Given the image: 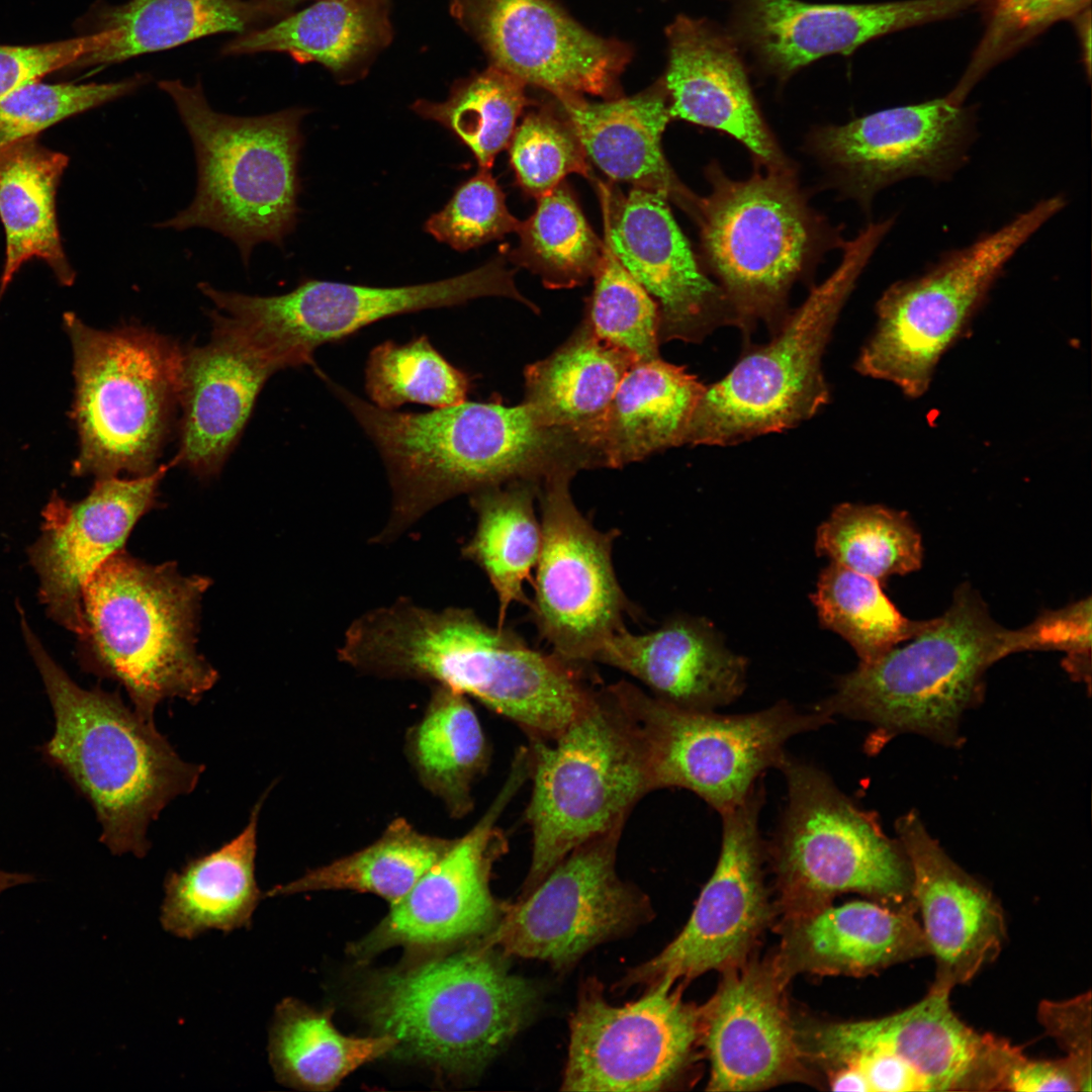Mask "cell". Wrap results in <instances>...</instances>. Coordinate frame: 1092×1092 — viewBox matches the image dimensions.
I'll return each instance as SVG.
<instances>
[{"label": "cell", "mask_w": 1092, "mask_h": 1092, "mask_svg": "<svg viewBox=\"0 0 1092 1092\" xmlns=\"http://www.w3.org/2000/svg\"><path fill=\"white\" fill-rule=\"evenodd\" d=\"M605 236L614 255L658 305L660 344L698 343L736 317L721 287L693 252L660 193L627 195L597 181Z\"/></svg>", "instance_id": "cell-23"}, {"label": "cell", "mask_w": 1092, "mask_h": 1092, "mask_svg": "<svg viewBox=\"0 0 1092 1092\" xmlns=\"http://www.w3.org/2000/svg\"><path fill=\"white\" fill-rule=\"evenodd\" d=\"M269 23L260 0H129L99 10L96 51L76 67L106 66L208 35Z\"/></svg>", "instance_id": "cell-39"}, {"label": "cell", "mask_w": 1092, "mask_h": 1092, "mask_svg": "<svg viewBox=\"0 0 1092 1092\" xmlns=\"http://www.w3.org/2000/svg\"><path fill=\"white\" fill-rule=\"evenodd\" d=\"M528 748L532 855L521 896L574 848L623 828L652 791L637 727L612 686L555 738L530 739Z\"/></svg>", "instance_id": "cell-11"}, {"label": "cell", "mask_w": 1092, "mask_h": 1092, "mask_svg": "<svg viewBox=\"0 0 1092 1092\" xmlns=\"http://www.w3.org/2000/svg\"><path fill=\"white\" fill-rule=\"evenodd\" d=\"M639 360L596 336L587 321L551 355L525 368V398L537 421L575 435L598 454L609 405ZM602 467V466H601Z\"/></svg>", "instance_id": "cell-35"}, {"label": "cell", "mask_w": 1092, "mask_h": 1092, "mask_svg": "<svg viewBox=\"0 0 1092 1092\" xmlns=\"http://www.w3.org/2000/svg\"><path fill=\"white\" fill-rule=\"evenodd\" d=\"M893 217L845 242L839 266L814 286L765 345L750 348L719 381L706 386L684 445L730 446L792 429L829 399L822 357L839 313Z\"/></svg>", "instance_id": "cell-9"}, {"label": "cell", "mask_w": 1092, "mask_h": 1092, "mask_svg": "<svg viewBox=\"0 0 1092 1092\" xmlns=\"http://www.w3.org/2000/svg\"><path fill=\"white\" fill-rule=\"evenodd\" d=\"M812 601L821 623L842 636L860 662L908 641L928 623L903 616L879 580L834 562L820 573Z\"/></svg>", "instance_id": "cell-47"}, {"label": "cell", "mask_w": 1092, "mask_h": 1092, "mask_svg": "<svg viewBox=\"0 0 1092 1092\" xmlns=\"http://www.w3.org/2000/svg\"><path fill=\"white\" fill-rule=\"evenodd\" d=\"M158 86L190 135L198 182L192 202L156 228L219 233L237 245L246 267L258 244L281 247L296 223L300 124L307 109L234 116L209 105L200 82L163 80Z\"/></svg>", "instance_id": "cell-6"}, {"label": "cell", "mask_w": 1092, "mask_h": 1092, "mask_svg": "<svg viewBox=\"0 0 1092 1092\" xmlns=\"http://www.w3.org/2000/svg\"><path fill=\"white\" fill-rule=\"evenodd\" d=\"M951 92L810 130L805 147L839 193L870 211L876 194L903 179L951 178L977 136L975 113Z\"/></svg>", "instance_id": "cell-19"}, {"label": "cell", "mask_w": 1092, "mask_h": 1092, "mask_svg": "<svg viewBox=\"0 0 1092 1092\" xmlns=\"http://www.w3.org/2000/svg\"><path fill=\"white\" fill-rule=\"evenodd\" d=\"M210 317V340L183 349L179 446L171 461L201 478L221 470L263 386L282 369L226 315L213 309Z\"/></svg>", "instance_id": "cell-27"}, {"label": "cell", "mask_w": 1092, "mask_h": 1092, "mask_svg": "<svg viewBox=\"0 0 1092 1092\" xmlns=\"http://www.w3.org/2000/svg\"><path fill=\"white\" fill-rule=\"evenodd\" d=\"M594 662L622 670L655 698L689 710L715 711L745 689V658L725 647L712 624L690 616L671 617L643 634L625 628L604 643Z\"/></svg>", "instance_id": "cell-31"}, {"label": "cell", "mask_w": 1092, "mask_h": 1092, "mask_svg": "<svg viewBox=\"0 0 1092 1092\" xmlns=\"http://www.w3.org/2000/svg\"><path fill=\"white\" fill-rule=\"evenodd\" d=\"M316 375L377 448L392 490L388 543L435 507L459 494L517 480L541 483L597 468L593 450L570 432L540 424L527 404L463 401L427 413L383 410Z\"/></svg>", "instance_id": "cell-1"}, {"label": "cell", "mask_w": 1092, "mask_h": 1092, "mask_svg": "<svg viewBox=\"0 0 1092 1092\" xmlns=\"http://www.w3.org/2000/svg\"><path fill=\"white\" fill-rule=\"evenodd\" d=\"M1019 652L1061 650L1064 664L1076 678L1090 674L1091 599L1080 600L1056 611H1045L1032 623L1017 629Z\"/></svg>", "instance_id": "cell-54"}, {"label": "cell", "mask_w": 1092, "mask_h": 1092, "mask_svg": "<svg viewBox=\"0 0 1092 1092\" xmlns=\"http://www.w3.org/2000/svg\"><path fill=\"white\" fill-rule=\"evenodd\" d=\"M172 464L121 479L96 478L89 494L69 503L53 494L43 510L41 535L30 550L41 602L68 630L85 633L83 589L111 556L123 550L138 521L158 503L159 486Z\"/></svg>", "instance_id": "cell-25"}, {"label": "cell", "mask_w": 1092, "mask_h": 1092, "mask_svg": "<svg viewBox=\"0 0 1092 1092\" xmlns=\"http://www.w3.org/2000/svg\"><path fill=\"white\" fill-rule=\"evenodd\" d=\"M519 245L509 259L538 275L551 289L584 284L597 272L605 244L583 215L564 180L537 198L533 214L521 221Z\"/></svg>", "instance_id": "cell-44"}, {"label": "cell", "mask_w": 1092, "mask_h": 1092, "mask_svg": "<svg viewBox=\"0 0 1092 1092\" xmlns=\"http://www.w3.org/2000/svg\"><path fill=\"white\" fill-rule=\"evenodd\" d=\"M64 326L73 350L70 414L79 437L72 473L154 472L179 404L183 349L138 325L97 330L66 312Z\"/></svg>", "instance_id": "cell-10"}, {"label": "cell", "mask_w": 1092, "mask_h": 1092, "mask_svg": "<svg viewBox=\"0 0 1092 1092\" xmlns=\"http://www.w3.org/2000/svg\"><path fill=\"white\" fill-rule=\"evenodd\" d=\"M853 1070L862 1080L866 1091H928L921 1076L906 1062L886 1052H862L836 1063Z\"/></svg>", "instance_id": "cell-58"}, {"label": "cell", "mask_w": 1092, "mask_h": 1092, "mask_svg": "<svg viewBox=\"0 0 1092 1092\" xmlns=\"http://www.w3.org/2000/svg\"><path fill=\"white\" fill-rule=\"evenodd\" d=\"M516 269L505 257L440 281L374 287L306 279L293 290L272 296L198 288L282 368L315 365V350L341 341L380 320L423 309L450 307L483 296H506L531 307L517 289Z\"/></svg>", "instance_id": "cell-15"}, {"label": "cell", "mask_w": 1092, "mask_h": 1092, "mask_svg": "<svg viewBox=\"0 0 1092 1092\" xmlns=\"http://www.w3.org/2000/svg\"><path fill=\"white\" fill-rule=\"evenodd\" d=\"M984 33L954 90L968 96L993 67L1062 20L1091 7V0H983Z\"/></svg>", "instance_id": "cell-52"}, {"label": "cell", "mask_w": 1092, "mask_h": 1092, "mask_svg": "<svg viewBox=\"0 0 1092 1092\" xmlns=\"http://www.w3.org/2000/svg\"><path fill=\"white\" fill-rule=\"evenodd\" d=\"M209 578L182 574L174 562L150 564L123 550L91 576L82 595L88 657L117 680L134 712L154 722L158 705L197 703L217 671L197 651L200 602Z\"/></svg>", "instance_id": "cell-5"}, {"label": "cell", "mask_w": 1092, "mask_h": 1092, "mask_svg": "<svg viewBox=\"0 0 1092 1092\" xmlns=\"http://www.w3.org/2000/svg\"><path fill=\"white\" fill-rule=\"evenodd\" d=\"M705 390L685 366L660 357L636 362L607 411L597 446L601 466L621 468L684 445Z\"/></svg>", "instance_id": "cell-36"}, {"label": "cell", "mask_w": 1092, "mask_h": 1092, "mask_svg": "<svg viewBox=\"0 0 1092 1092\" xmlns=\"http://www.w3.org/2000/svg\"><path fill=\"white\" fill-rule=\"evenodd\" d=\"M603 258L584 318L601 340L639 361L659 357V309L604 241Z\"/></svg>", "instance_id": "cell-49"}, {"label": "cell", "mask_w": 1092, "mask_h": 1092, "mask_svg": "<svg viewBox=\"0 0 1092 1092\" xmlns=\"http://www.w3.org/2000/svg\"><path fill=\"white\" fill-rule=\"evenodd\" d=\"M779 769L787 803L766 857L783 902L801 912L856 892L915 912L908 858L874 815L814 764L787 753Z\"/></svg>", "instance_id": "cell-12"}, {"label": "cell", "mask_w": 1092, "mask_h": 1092, "mask_svg": "<svg viewBox=\"0 0 1092 1092\" xmlns=\"http://www.w3.org/2000/svg\"><path fill=\"white\" fill-rule=\"evenodd\" d=\"M913 911L870 901L801 911L788 926L779 968L868 975L930 954Z\"/></svg>", "instance_id": "cell-32"}, {"label": "cell", "mask_w": 1092, "mask_h": 1092, "mask_svg": "<svg viewBox=\"0 0 1092 1092\" xmlns=\"http://www.w3.org/2000/svg\"><path fill=\"white\" fill-rule=\"evenodd\" d=\"M405 750L422 785L451 816L461 818L472 809V785L485 770L489 751L466 695L435 685L422 719L406 734Z\"/></svg>", "instance_id": "cell-40"}, {"label": "cell", "mask_w": 1092, "mask_h": 1092, "mask_svg": "<svg viewBox=\"0 0 1092 1092\" xmlns=\"http://www.w3.org/2000/svg\"><path fill=\"white\" fill-rule=\"evenodd\" d=\"M526 86L512 74L489 65L454 82L445 101L418 99L412 109L450 130L471 151L480 169L491 170L529 103Z\"/></svg>", "instance_id": "cell-46"}, {"label": "cell", "mask_w": 1092, "mask_h": 1092, "mask_svg": "<svg viewBox=\"0 0 1092 1092\" xmlns=\"http://www.w3.org/2000/svg\"><path fill=\"white\" fill-rule=\"evenodd\" d=\"M779 966L733 968L702 1011L708 1090L754 1091L800 1075L801 1050L785 1009Z\"/></svg>", "instance_id": "cell-30"}, {"label": "cell", "mask_w": 1092, "mask_h": 1092, "mask_svg": "<svg viewBox=\"0 0 1092 1092\" xmlns=\"http://www.w3.org/2000/svg\"><path fill=\"white\" fill-rule=\"evenodd\" d=\"M1002 1090L1091 1091V1076L1068 1057L1051 1061L1028 1060L1019 1052L1008 1069Z\"/></svg>", "instance_id": "cell-57"}, {"label": "cell", "mask_w": 1092, "mask_h": 1092, "mask_svg": "<svg viewBox=\"0 0 1092 1092\" xmlns=\"http://www.w3.org/2000/svg\"><path fill=\"white\" fill-rule=\"evenodd\" d=\"M508 148L517 183L536 199L569 174L593 178L582 144L558 103L528 112L516 126Z\"/></svg>", "instance_id": "cell-50"}, {"label": "cell", "mask_w": 1092, "mask_h": 1092, "mask_svg": "<svg viewBox=\"0 0 1092 1092\" xmlns=\"http://www.w3.org/2000/svg\"><path fill=\"white\" fill-rule=\"evenodd\" d=\"M1067 201H1038L1000 229L946 253L922 275L892 284L877 303V326L855 362L862 375L889 381L905 395L928 389L934 369L963 335L1016 252Z\"/></svg>", "instance_id": "cell-13"}, {"label": "cell", "mask_w": 1092, "mask_h": 1092, "mask_svg": "<svg viewBox=\"0 0 1092 1092\" xmlns=\"http://www.w3.org/2000/svg\"><path fill=\"white\" fill-rule=\"evenodd\" d=\"M673 986L660 982L638 1000L614 1006L601 983L588 980L569 1019L560 1090L649 1092L677 1080L702 1034V1011Z\"/></svg>", "instance_id": "cell-18"}, {"label": "cell", "mask_w": 1092, "mask_h": 1092, "mask_svg": "<svg viewBox=\"0 0 1092 1092\" xmlns=\"http://www.w3.org/2000/svg\"><path fill=\"white\" fill-rule=\"evenodd\" d=\"M897 831L911 870L914 905L935 960L930 988L951 992L1000 954L1007 938L1003 908L946 855L914 813L898 820Z\"/></svg>", "instance_id": "cell-28"}, {"label": "cell", "mask_w": 1092, "mask_h": 1092, "mask_svg": "<svg viewBox=\"0 0 1092 1092\" xmlns=\"http://www.w3.org/2000/svg\"><path fill=\"white\" fill-rule=\"evenodd\" d=\"M365 387L373 404L383 410L407 402L441 408L465 401L470 380L420 336L404 345L387 341L372 349Z\"/></svg>", "instance_id": "cell-48"}, {"label": "cell", "mask_w": 1092, "mask_h": 1092, "mask_svg": "<svg viewBox=\"0 0 1092 1092\" xmlns=\"http://www.w3.org/2000/svg\"><path fill=\"white\" fill-rule=\"evenodd\" d=\"M95 33L34 46L0 44V101L54 71L75 66L97 47Z\"/></svg>", "instance_id": "cell-55"}, {"label": "cell", "mask_w": 1092, "mask_h": 1092, "mask_svg": "<svg viewBox=\"0 0 1092 1092\" xmlns=\"http://www.w3.org/2000/svg\"><path fill=\"white\" fill-rule=\"evenodd\" d=\"M710 184L694 219L700 262L726 295L736 327L748 334L761 322L775 334L789 316L793 286L808 282L820 261L845 241L815 210L796 170H759L730 178L717 162L705 169Z\"/></svg>", "instance_id": "cell-4"}, {"label": "cell", "mask_w": 1092, "mask_h": 1092, "mask_svg": "<svg viewBox=\"0 0 1092 1092\" xmlns=\"http://www.w3.org/2000/svg\"><path fill=\"white\" fill-rule=\"evenodd\" d=\"M270 19V23L293 12L297 6L306 1L316 0H260Z\"/></svg>", "instance_id": "cell-60"}, {"label": "cell", "mask_w": 1092, "mask_h": 1092, "mask_svg": "<svg viewBox=\"0 0 1092 1092\" xmlns=\"http://www.w3.org/2000/svg\"><path fill=\"white\" fill-rule=\"evenodd\" d=\"M1012 653L1015 630L995 622L979 593L962 583L941 616L928 620L906 645L860 662L814 708L883 732L912 731L947 741L978 698L987 669Z\"/></svg>", "instance_id": "cell-8"}, {"label": "cell", "mask_w": 1092, "mask_h": 1092, "mask_svg": "<svg viewBox=\"0 0 1092 1092\" xmlns=\"http://www.w3.org/2000/svg\"><path fill=\"white\" fill-rule=\"evenodd\" d=\"M530 776L527 747L515 754L511 770L486 812L441 856L364 938L351 945L364 959L386 948L435 946L483 936L499 920L505 904L491 894L494 861L507 840L499 816Z\"/></svg>", "instance_id": "cell-22"}, {"label": "cell", "mask_w": 1092, "mask_h": 1092, "mask_svg": "<svg viewBox=\"0 0 1092 1092\" xmlns=\"http://www.w3.org/2000/svg\"><path fill=\"white\" fill-rule=\"evenodd\" d=\"M1071 21L1075 23L1083 64L1085 65L1086 74L1089 76L1091 71V7L1076 15Z\"/></svg>", "instance_id": "cell-59"}, {"label": "cell", "mask_w": 1092, "mask_h": 1092, "mask_svg": "<svg viewBox=\"0 0 1092 1092\" xmlns=\"http://www.w3.org/2000/svg\"><path fill=\"white\" fill-rule=\"evenodd\" d=\"M1037 1019L1066 1057L1091 1076V993L1054 1001L1043 1000L1037 1009Z\"/></svg>", "instance_id": "cell-56"}, {"label": "cell", "mask_w": 1092, "mask_h": 1092, "mask_svg": "<svg viewBox=\"0 0 1092 1092\" xmlns=\"http://www.w3.org/2000/svg\"><path fill=\"white\" fill-rule=\"evenodd\" d=\"M663 85L672 118L723 131L764 170H796L767 125L731 33L705 19L678 15L665 28Z\"/></svg>", "instance_id": "cell-29"}, {"label": "cell", "mask_w": 1092, "mask_h": 1092, "mask_svg": "<svg viewBox=\"0 0 1092 1092\" xmlns=\"http://www.w3.org/2000/svg\"><path fill=\"white\" fill-rule=\"evenodd\" d=\"M145 76L108 83L34 82L0 101V149L37 134L68 117L133 93L145 84Z\"/></svg>", "instance_id": "cell-51"}, {"label": "cell", "mask_w": 1092, "mask_h": 1092, "mask_svg": "<svg viewBox=\"0 0 1092 1092\" xmlns=\"http://www.w3.org/2000/svg\"><path fill=\"white\" fill-rule=\"evenodd\" d=\"M574 475L560 472L539 485L542 541L529 608L552 652L587 665L637 610L613 565V545L620 533L597 529L577 509L569 486Z\"/></svg>", "instance_id": "cell-16"}, {"label": "cell", "mask_w": 1092, "mask_h": 1092, "mask_svg": "<svg viewBox=\"0 0 1092 1092\" xmlns=\"http://www.w3.org/2000/svg\"><path fill=\"white\" fill-rule=\"evenodd\" d=\"M539 485L517 480L469 494L476 527L461 553L482 569L494 589L498 626L512 604L530 605L524 583L531 579L541 548V524L535 510Z\"/></svg>", "instance_id": "cell-42"}, {"label": "cell", "mask_w": 1092, "mask_h": 1092, "mask_svg": "<svg viewBox=\"0 0 1092 1092\" xmlns=\"http://www.w3.org/2000/svg\"><path fill=\"white\" fill-rule=\"evenodd\" d=\"M557 103L586 157L611 180L660 193L695 219L701 196L680 182L662 150V134L673 119L662 80L631 97L602 102L574 97Z\"/></svg>", "instance_id": "cell-33"}, {"label": "cell", "mask_w": 1092, "mask_h": 1092, "mask_svg": "<svg viewBox=\"0 0 1092 1092\" xmlns=\"http://www.w3.org/2000/svg\"><path fill=\"white\" fill-rule=\"evenodd\" d=\"M392 34L390 0H316L237 35L222 53H284L299 63H317L340 83H351L368 73Z\"/></svg>", "instance_id": "cell-34"}, {"label": "cell", "mask_w": 1092, "mask_h": 1092, "mask_svg": "<svg viewBox=\"0 0 1092 1092\" xmlns=\"http://www.w3.org/2000/svg\"><path fill=\"white\" fill-rule=\"evenodd\" d=\"M612 688L637 727L652 791L689 790L719 814L740 804L764 771L779 768L791 738L833 720L786 701L720 715L671 705L627 681Z\"/></svg>", "instance_id": "cell-14"}, {"label": "cell", "mask_w": 1092, "mask_h": 1092, "mask_svg": "<svg viewBox=\"0 0 1092 1092\" xmlns=\"http://www.w3.org/2000/svg\"><path fill=\"white\" fill-rule=\"evenodd\" d=\"M520 224L508 209L505 193L490 170L479 168L428 218L424 229L437 241L465 252L517 233Z\"/></svg>", "instance_id": "cell-53"}, {"label": "cell", "mask_w": 1092, "mask_h": 1092, "mask_svg": "<svg viewBox=\"0 0 1092 1092\" xmlns=\"http://www.w3.org/2000/svg\"><path fill=\"white\" fill-rule=\"evenodd\" d=\"M21 626L55 715L43 756L90 802L100 841L114 854L144 857L149 825L171 801L195 789L203 766L181 758L154 722L117 695L75 684L23 616Z\"/></svg>", "instance_id": "cell-3"}, {"label": "cell", "mask_w": 1092, "mask_h": 1092, "mask_svg": "<svg viewBox=\"0 0 1092 1092\" xmlns=\"http://www.w3.org/2000/svg\"><path fill=\"white\" fill-rule=\"evenodd\" d=\"M35 881V878L27 873H11L0 870V894L4 891Z\"/></svg>", "instance_id": "cell-61"}, {"label": "cell", "mask_w": 1092, "mask_h": 1092, "mask_svg": "<svg viewBox=\"0 0 1092 1092\" xmlns=\"http://www.w3.org/2000/svg\"><path fill=\"white\" fill-rule=\"evenodd\" d=\"M68 164L67 155L43 147L37 136L0 149V219L6 245L0 297L21 266L33 259L43 261L61 284L74 283L76 273L62 245L56 208Z\"/></svg>", "instance_id": "cell-37"}, {"label": "cell", "mask_w": 1092, "mask_h": 1092, "mask_svg": "<svg viewBox=\"0 0 1092 1092\" xmlns=\"http://www.w3.org/2000/svg\"><path fill=\"white\" fill-rule=\"evenodd\" d=\"M455 839L423 833L406 819L395 818L368 846L277 885L264 896L351 890L375 894L392 905L451 848Z\"/></svg>", "instance_id": "cell-43"}, {"label": "cell", "mask_w": 1092, "mask_h": 1092, "mask_svg": "<svg viewBox=\"0 0 1092 1092\" xmlns=\"http://www.w3.org/2000/svg\"><path fill=\"white\" fill-rule=\"evenodd\" d=\"M763 803L759 781L740 804L720 814L718 861L687 924L659 953L629 971L620 988L675 985L744 960L769 917L762 871L766 843L759 830Z\"/></svg>", "instance_id": "cell-20"}, {"label": "cell", "mask_w": 1092, "mask_h": 1092, "mask_svg": "<svg viewBox=\"0 0 1092 1092\" xmlns=\"http://www.w3.org/2000/svg\"><path fill=\"white\" fill-rule=\"evenodd\" d=\"M338 656L365 674L456 690L528 736L556 732L578 697L574 669L555 653L534 649L504 625H487L470 609L435 611L406 598L356 618Z\"/></svg>", "instance_id": "cell-2"}, {"label": "cell", "mask_w": 1092, "mask_h": 1092, "mask_svg": "<svg viewBox=\"0 0 1092 1092\" xmlns=\"http://www.w3.org/2000/svg\"><path fill=\"white\" fill-rule=\"evenodd\" d=\"M983 0H902L814 4L799 0H738L732 36L779 81L832 54L901 29L948 17Z\"/></svg>", "instance_id": "cell-26"}, {"label": "cell", "mask_w": 1092, "mask_h": 1092, "mask_svg": "<svg viewBox=\"0 0 1092 1092\" xmlns=\"http://www.w3.org/2000/svg\"><path fill=\"white\" fill-rule=\"evenodd\" d=\"M949 995L930 988L891 1015L816 1026L805 1035V1050L831 1065L862 1052L893 1054L921 1076L928 1091L1001 1090L1016 1046L968 1026L951 1009Z\"/></svg>", "instance_id": "cell-24"}, {"label": "cell", "mask_w": 1092, "mask_h": 1092, "mask_svg": "<svg viewBox=\"0 0 1092 1092\" xmlns=\"http://www.w3.org/2000/svg\"><path fill=\"white\" fill-rule=\"evenodd\" d=\"M450 11L490 65L556 100L621 95L631 48L589 31L553 0H450Z\"/></svg>", "instance_id": "cell-21"}, {"label": "cell", "mask_w": 1092, "mask_h": 1092, "mask_svg": "<svg viewBox=\"0 0 1092 1092\" xmlns=\"http://www.w3.org/2000/svg\"><path fill=\"white\" fill-rule=\"evenodd\" d=\"M538 996L531 980L508 971L494 949L478 943L374 976L359 1004L379 1034L397 1039L395 1051L446 1071L470 1072L526 1026Z\"/></svg>", "instance_id": "cell-7"}, {"label": "cell", "mask_w": 1092, "mask_h": 1092, "mask_svg": "<svg viewBox=\"0 0 1092 1092\" xmlns=\"http://www.w3.org/2000/svg\"><path fill=\"white\" fill-rule=\"evenodd\" d=\"M816 550L832 562L884 581L921 567V535L907 513L842 504L818 528Z\"/></svg>", "instance_id": "cell-45"}, {"label": "cell", "mask_w": 1092, "mask_h": 1092, "mask_svg": "<svg viewBox=\"0 0 1092 1092\" xmlns=\"http://www.w3.org/2000/svg\"><path fill=\"white\" fill-rule=\"evenodd\" d=\"M263 800L253 807L238 836L167 876L160 918L166 931L191 939L210 929L230 932L250 926L261 898L255 858Z\"/></svg>", "instance_id": "cell-38"}, {"label": "cell", "mask_w": 1092, "mask_h": 1092, "mask_svg": "<svg viewBox=\"0 0 1092 1092\" xmlns=\"http://www.w3.org/2000/svg\"><path fill=\"white\" fill-rule=\"evenodd\" d=\"M398 1045L387 1034L367 1037L341 1033L330 1010H316L295 998L275 1008L269 1030L268 1056L276 1079L308 1091H329L359 1067Z\"/></svg>", "instance_id": "cell-41"}, {"label": "cell", "mask_w": 1092, "mask_h": 1092, "mask_svg": "<svg viewBox=\"0 0 1092 1092\" xmlns=\"http://www.w3.org/2000/svg\"><path fill=\"white\" fill-rule=\"evenodd\" d=\"M622 829L574 848L516 903L505 904L479 944L561 969L649 921L648 897L617 873Z\"/></svg>", "instance_id": "cell-17"}]
</instances>
